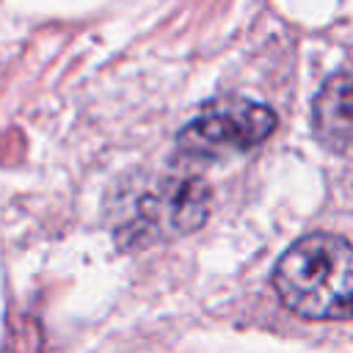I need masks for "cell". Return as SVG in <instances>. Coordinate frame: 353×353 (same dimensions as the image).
<instances>
[{
  "instance_id": "cell-1",
  "label": "cell",
  "mask_w": 353,
  "mask_h": 353,
  "mask_svg": "<svg viewBox=\"0 0 353 353\" xmlns=\"http://www.w3.org/2000/svg\"><path fill=\"white\" fill-rule=\"evenodd\" d=\"M279 298L306 320L353 314V245L328 232L301 237L273 270Z\"/></svg>"
},
{
  "instance_id": "cell-2",
  "label": "cell",
  "mask_w": 353,
  "mask_h": 353,
  "mask_svg": "<svg viewBox=\"0 0 353 353\" xmlns=\"http://www.w3.org/2000/svg\"><path fill=\"white\" fill-rule=\"evenodd\" d=\"M276 113L254 99L223 97L207 102L199 116L179 132L176 149L188 157L215 160L259 146L276 130Z\"/></svg>"
},
{
  "instance_id": "cell-3",
  "label": "cell",
  "mask_w": 353,
  "mask_h": 353,
  "mask_svg": "<svg viewBox=\"0 0 353 353\" xmlns=\"http://www.w3.org/2000/svg\"><path fill=\"white\" fill-rule=\"evenodd\" d=\"M210 210V188L199 176H165L152 190L141 193L132 223L121 240L146 245L154 240L182 237L199 229Z\"/></svg>"
},
{
  "instance_id": "cell-4",
  "label": "cell",
  "mask_w": 353,
  "mask_h": 353,
  "mask_svg": "<svg viewBox=\"0 0 353 353\" xmlns=\"http://www.w3.org/2000/svg\"><path fill=\"white\" fill-rule=\"evenodd\" d=\"M314 135L334 152L353 149V72H339L314 97Z\"/></svg>"
}]
</instances>
